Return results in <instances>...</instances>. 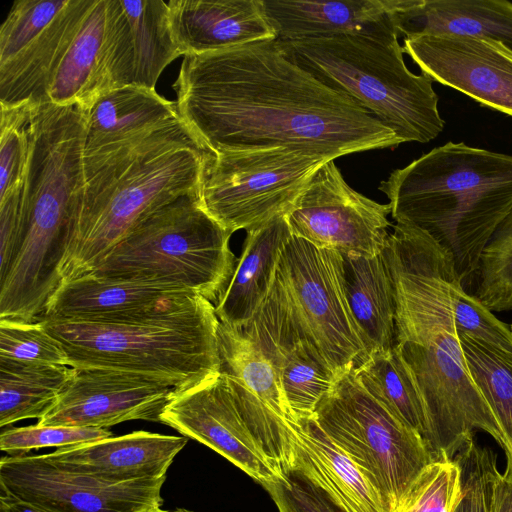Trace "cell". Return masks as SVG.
Listing matches in <instances>:
<instances>
[{"mask_svg":"<svg viewBox=\"0 0 512 512\" xmlns=\"http://www.w3.org/2000/svg\"><path fill=\"white\" fill-rule=\"evenodd\" d=\"M160 423L216 451L263 487L283 477L250 431L229 376L221 370L198 384L175 390Z\"/></svg>","mask_w":512,"mask_h":512,"instance_id":"obj_14","label":"cell"},{"mask_svg":"<svg viewBox=\"0 0 512 512\" xmlns=\"http://www.w3.org/2000/svg\"><path fill=\"white\" fill-rule=\"evenodd\" d=\"M0 360L23 364L68 365L61 343L41 320L0 319Z\"/></svg>","mask_w":512,"mask_h":512,"instance_id":"obj_35","label":"cell"},{"mask_svg":"<svg viewBox=\"0 0 512 512\" xmlns=\"http://www.w3.org/2000/svg\"><path fill=\"white\" fill-rule=\"evenodd\" d=\"M203 298L187 289L87 274L62 283L42 318L131 323L190 308Z\"/></svg>","mask_w":512,"mask_h":512,"instance_id":"obj_17","label":"cell"},{"mask_svg":"<svg viewBox=\"0 0 512 512\" xmlns=\"http://www.w3.org/2000/svg\"><path fill=\"white\" fill-rule=\"evenodd\" d=\"M471 379L491 409L506 443L507 466H512V353L459 333Z\"/></svg>","mask_w":512,"mask_h":512,"instance_id":"obj_32","label":"cell"},{"mask_svg":"<svg viewBox=\"0 0 512 512\" xmlns=\"http://www.w3.org/2000/svg\"><path fill=\"white\" fill-rule=\"evenodd\" d=\"M460 497L457 462L435 460L420 473L396 512H454Z\"/></svg>","mask_w":512,"mask_h":512,"instance_id":"obj_36","label":"cell"},{"mask_svg":"<svg viewBox=\"0 0 512 512\" xmlns=\"http://www.w3.org/2000/svg\"><path fill=\"white\" fill-rule=\"evenodd\" d=\"M391 205L380 204L354 190L334 160L312 176L286 215L292 236L344 256L374 257L389 237Z\"/></svg>","mask_w":512,"mask_h":512,"instance_id":"obj_12","label":"cell"},{"mask_svg":"<svg viewBox=\"0 0 512 512\" xmlns=\"http://www.w3.org/2000/svg\"><path fill=\"white\" fill-rule=\"evenodd\" d=\"M277 41L293 62L347 94L401 143H426L442 132L444 120L433 80L408 69L399 41L356 35Z\"/></svg>","mask_w":512,"mask_h":512,"instance_id":"obj_6","label":"cell"},{"mask_svg":"<svg viewBox=\"0 0 512 512\" xmlns=\"http://www.w3.org/2000/svg\"><path fill=\"white\" fill-rule=\"evenodd\" d=\"M176 102L134 84L112 89L86 109L84 153L131 140L179 117Z\"/></svg>","mask_w":512,"mask_h":512,"instance_id":"obj_27","label":"cell"},{"mask_svg":"<svg viewBox=\"0 0 512 512\" xmlns=\"http://www.w3.org/2000/svg\"><path fill=\"white\" fill-rule=\"evenodd\" d=\"M231 235L188 193L140 220L90 274L187 289L215 304L237 262Z\"/></svg>","mask_w":512,"mask_h":512,"instance_id":"obj_7","label":"cell"},{"mask_svg":"<svg viewBox=\"0 0 512 512\" xmlns=\"http://www.w3.org/2000/svg\"><path fill=\"white\" fill-rule=\"evenodd\" d=\"M51 410L37 424L108 429L131 420L159 422L175 389L147 375L103 368H74Z\"/></svg>","mask_w":512,"mask_h":512,"instance_id":"obj_15","label":"cell"},{"mask_svg":"<svg viewBox=\"0 0 512 512\" xmlns=\"http://www.w3.org/2000/svg\"><path fill=\"white\" fill-rule=\"evenodd\" d=\"M73 368H103L157 378L175 390L220 372L219 319L203 298L196 305L131 323L41 319Z\"/></svg>","mask_w":512,"mask_h":512,"instance_id":"obj_5","label":"cell"},{"mask_svg":"<svg viewBox=\"0 0 512 512\" xmlns=\"http://www.w3.org/2000/svg\"><path fill=\"white\" fill-rule=\"evenodd\" d=\"M276 39L356 35L392 43L398 33L387 0H263Z\"/></svg>","mask_w":512,"mask_h":512,"instance_id":"obj_22","label":"cell"},{"mask_svg":"<svg viewBox=\"0 0 512 512\" xmlns=\"http://www.w3.org/2000/svg\"><path fill=\"white\" fill-rule=\"evenodd\" d=\"M490 512H512V466H506L495 478Z\"/></svg>","mask_w":512,"mask_h":512,"instance_id":"obj_41","label":"cell"},{"mask_svg":"<svg viewBox=\"0 0 512 512\" xmlns=\"http://www.w3.org/2000/svg\"><path fill=\"white\" fill-rule=\"evenodd\" d=\"M0 105V201H3L21 193L25 181L34 104Z\"/></svg>","mask_w":512,"mask_h":512,"instance_id":"obj_34","label":"cell"},{"mask_svg":"<svg viewBox=\"0 0 512 512\" xmlns=\"http://www.w3.org/2000/svg\"><path fill=\"white\" fill-rule=\"evenodd\" d=\"M74 371L69 365L0 360V426L43 418L72 380Z\"/></svg>","mask_w":512,"mask_h":512,"instance_id":"obj_29","label":"cell"},{"mask_svg":"<svg viewBox=\"0 0 512 512\" xmlns=\"http://www.w3.org/2000/svg\"><path fill=\"white\" fill-rule=\"evenodd\" d=\"M314 418L368 476L391 512L433 462L422 437L376 399L354 369L338 376Z\"/></svg>","mask_w":512,"mask_h":512,"instance_id":"obj_8","label":"cell"},{"mask_svg":"<svg viewBox=\"0 0 512 512\" xmlns=\"http://www.w3.org/2000/svg\"><path fill=\"white\" fill-rule=\"evenodd\" d=\"M92 2H13L0 28V104L47 103L52 68Z\"/></svg>","mask_w":512,"mask_h":512,"instance_id":"obj_11","label":"cell"},{"mask_svg":"<svg viewBox=\"0 0 512 512\" xmlns=\"http://www.w3.org/2000/svg\"><path fill=\"white\" fill-rule=\"evenodd\" d=\"M206 150L181 116L83 155V188L59 266L61 284L90 274L159 207L198 190Z\"/></svg>","mask_w":512,"mask_h":512,"instance_id":"obj_3","label":"cell"},{"mask_svg":"<svg viewBox=\"0 0 512 512\" xmlns=\"http://www.w3.org/2000/svg\"><path fill=\"white\" fill-rule=\"evenodd\" d=\"M403 52L433 81L512 117V50L459 35L404 38Z\"/></svg>","mask_w":512,"mask_h":512,"instance_id":"obj_16","label":"cell"},{"mask_svg":"<svg viewBox=\"0 0 512 512\" xmlns=\"http://www.w3.org/2000/svg\"><path fill=\"white\" fill-rule=\"evenodd\" d=\"M148 512H190V511H187L184 509H179V510H175V511H166V510H162L161 508H159V509L151 510Z\"/></svg>","mask_w":512,"mask_h":512,"instance_id":"obj_43","label":"cell"},{"mask_svg":"<svg viewBox=\"0 0 512 512\" xmlns=\"http://www.w3.org/2000/svg\"><path fill=\"white\" fill-rule=\"evenodd\" d=\"M455 324L459 333L512 353L511 328L464 288L457 295Z\"/></svg>","mask_w":512,"mask_h":512,"instance_id":"obj_39","label":"cell"},{"mask_svg":"<svg viewBox=\"0 0 512 512\" xmlns=\"http://www.w3.org/2000/svg\"><path fill=\"white\" fill-rule=\"evenodd\" d=\"M173 39L182 56L275 40L263 0H170Z\"/></svg>","mask_w":512,"mask_h":512,"instance_id":"obj_20","label":"cell"},{"mask_svg":"<svg viewBox=\"0 0 512 512\" xmlns=\"http://www.w3.org/2000/svg\"><path fill=\"white\" fill-rule=\"evenodd\" d=\"M292 470L323 490L343 512H391L368 476L314 416L298 419Z\"/></svg>","mask_w":512,"mask_h":512,"instance_id":"obj_23","label":"cell"},{"mask_svg":"<svg viewBox=\"0 0 512 512\" xmlns=\"http://www.w3.org/2000/svg\"><path fill=\"white\" fill-rule=\"evenodd\" d=\"M511 330H512V325L510 326Z\"/></svg>","mask_w":512,"mask_h":512,"instance_id":"obj_45","label":"cell"},{"mask_svg":"<svg viewBox=\"0 0 512 512\" xmlns=\"http://www.w3.org/2000/svg\"><path fill=\"white\" fill-rule=\"evenodd\" d=\"M461 471V497L454 512H490L497 456L470 439L455 455Z\"/></svg>","mask_w":512,"mask_h":512,"instance_id":"obj_37","label":"cell"},{"mask_svg":"<svg viewBox=\"0 0 512 512\" xmlns=\"http://www.w3.org/2000/svg\"><path fill=\"white\" fill-rule=\"evenodd\" d=\"M241 328L273 365L296 419L313 417L339 376L321 352L301 336L270 295L254 318Z\"/></svg>","mask_w":512,"mask_h":512,"instance_id":"obj_19","label":"cell"},{"mask_svg":"<svg viewBox=\"0 0 512 512\" xmlns=\"http://www.w3.org/2000/svg\"><path fill=\"white\" fill-rule=\"evenodd\" d=\"M0 512H8L6 506L0 502Z\"/></svg>","mask_w":512,"mask_h":512,"instance_id":"obj_44","label":"cell"},{"mask_svg":"<svg viewBox=\"0 0 512 512\" xmlns=\"http://www.w3.org/2000/svg\"><path fill=\"white\" fill-rule=\"evenodd\" d=\"M346 298L368 355L397 344L396 301L384 253L374 257L344 256Z\"/></svg>","mask_w":512,"mask_h":512,"instance_id":"obj_28","label":"cell"},{"mask_svg":"<svg viewBox=\"0 0 512 512\" xmlns=\"http://www.w3.org/2000/svg\"><path fill=\"white\" fill-rule=\"evenodd\" d=\"M354 371L360 383L395 416L417 432L428 447L429 427L425 407L397 345L391 350L372 353Z\"/></svg>","mask_w":512,"mask_h":512,"instance_id":"obj_31","label":"cell"},{"mask_svg":"<svg viewBox=\"0 0 512 512\" xmlns=\"http://www.w3.org/2000/svg\"><path fill=\"white\" fill-rule=\"evenodd\" d=\"M109 0H93L68 41L46 85V100L88 109L110 91L108 75Z\"/></svg>","mask_w":512,"mask_h":512,"instance_id":"obj_24","label":"cell"},{"mask_svg":"<svg viewBox=\"0 0 512 512\" xmlns=\"http://www.w3.org/2000/svg\"><path fill=\"white\" fill-rule=\"evenodd\" d=\"M396 301L397 347L421 395L433 460H452L473 438L489 434L506 451L491 409L468 372L455 324L464 288L450 255L428 234L396 223L383 251Z\"/></svg>","mask_w":512,"mask_h":512,"instance_id":"obj_2","label":"cell"},{"mask_svg":"<svg viewBox=\"0 0 512 512\" xmlns=\"http://www.w3.org/2000/svg\"><path fill=\"white\" fill-rule=\"evenodd\" d=\"M268 294L338 375L368 360L346 298L340 253L291 236L280 253Z\"/></svg>","mask_w":512,"mask_h":512,"instance_id":"obj_10","label":"cell"},{"mask_svg":"<svg viewBox=\"0 0 512 512\" xmlns=\"http://www.w3.org/2000/svg\"><path fill=\"white\" fill-rule=\"evenodd\" d=\"M264 488L279 512H343L323 490L298 471H289Z\"/></svg>","mask_w":512,"mask_h":512,"instance_id":"obj_40","label":"cell"},{"mask_svg":"<svg viewBox=\"0 0 512 512\" xmlns=\"http://www.w3.org/2000/svg\"><path fill=\"white\" fill-rule=\"evenodd\" d=\"M398 36L459 35L512 50V3L506 0H387Z\"/></svg>","mask_w":512,"mask_h":512,"instance_id":"obj_25","label":"cell"},{"mask_svg":"<svg viewBox=\"0 0 512 512\" xmlns=\"http://www.w3.org/2000/svg\"><path fill=\"white\" fill-rule=\"evenodd\" d=\"M173 88L179 115L210 153L286 146L334 160L401 144L351 97L293 62L276 39L185 55Z\"/></svg>","mask_w":512,"mask_h":512,"instance_id":"obj_1","label":"cell"},{"mask_svg":"<svg viewBox=\"0 0 512 512\" xmlns=\"http://www.w3.org/2000/svg\"><path fill=\"white\" fill-rule=\"evenodd\" d=\"M330 159L279 146L206 152L198 184L201 207L232 234L287 215L315 172Z\"/></svg>","mask_w":512,"mask_h":512,"instance_id":"obj_9","label":"cell"},{"mask_svg":"<svg viewBox=\"0 0 512 512\" xmlns=\"http://www.w3.org/2000/svg\"><path fill=\"white\" fill-rule=\"evenodd\" d=\"M292 236L286 215L247 232L232 277L214 304L219 321L246 326L264 303L280 253Z\"/></svg>","mask_w":512,"mask_h":512,"instance_id":"obj_26","label":"cell"},{"mask_svg":"<svg viewBox=\"0 0 512 512\" xmlns=\"http://www.w3.org/2000/svg\"><path fill=\"white\" fill-rule=\"evenodd\" d=\"M0 502L6 506L8 512H57L37 504L18 499L2 490L0 492Z\"/></svg>","mask_w":512,"mask_h":512,"instance_id":"obj_42","label":"cell"},{"mask_svg":"<svg viewBox=\"0 0 512 512\" xmlns=\"http://www.w3.org/2000/svg\"><path fill=\"white\" fill-rule=\"evenodd\" d=\"M166 477L110 482L40 455L3 456L0 490L57 512H148L162 506Z\"/></svg>","mask_w":512,"mask_h":512,"instance_id":"obj_13","label":"cell"},{"mask_svg":"<svg viewBox=\"0 0 512 512\" xmlns=\"http://www.w3.org/2000/svg\"><path fill=\"white\" fill-rule=\"evenodd\" d=\"M217 336L221 371L238 380L277 416L297 422L276 371L259 345L241 327L221 321Z\"/></svg>","mask_w":512,"mask_h":512,"instance_id":"obj_30","label":"cell"},{"mask_svg":"<svg viewBox=\"0 0 512 512\" xmlns=\"http://www.w3.org/2000/svg\"><path fill=\"white\" fill-rule=\"evenodd\" d=\"M187 444L184 436L134 431L44 454L57 466L110 482L158 479Z\"/></svg>","mask_w":512,"mask_h":512,"instance_id":"obj_21","label":"cell"},{"mask_svg":"<svg viewBox=\"0 0 512 512\" xmlns=\"http://www.w3.org/2000/svg\"><path fill=\"white\" fill-rule=\"evenodd\" d=\"M114 436L109 429L39 424L13 427L0 436V448L9 455H23L33 449L66 447Z\"/></svg>","mask_w":512,"mask_h":512,"instance_id":"obj_38","label":"cell"},{"mask_svg":"<svg viewBox=\"0 0 512 512\" xmlns=\"http://www.w3.org/2000/svg\"><path fill=\"white\" fill-rule=\"evenodd\" d=\"M182 56L171 33L163 0H109L108 75L110 88L137 85L155 89L163 70Z\"/></svg>","mask_w":512,"mask_h":512,"instance_id":"obj_18","label":"cell"},{"mask_svg":"<svg viewBox=\"0 0 512 512\" xmlns=\"http://www.w3.org/2000/svg\"><path fill=\"white\" fill-rule=\"evenodd\" d=\"M379 190L396 223L420 229L450 255L464 286L512 209V155L448 142L392 171Z\"/></svg>","mask_w":512,"mask_h":512,"instance_id":"obj_4","label":"cell"},{"mask_svg":"<svg viewBox=\"0 0 512 512\" xmlns=\"http://www.w3.org/2000/svg\"><path fill=\"white\" fill-rule=\"evenodd\" d=\"M474 296L490 311L512 310V209L484 247Z\"/></svg>","mask_w":512,"mask_h":512,"instance_id":"obj_33","label":"cell"}]
</instances>
